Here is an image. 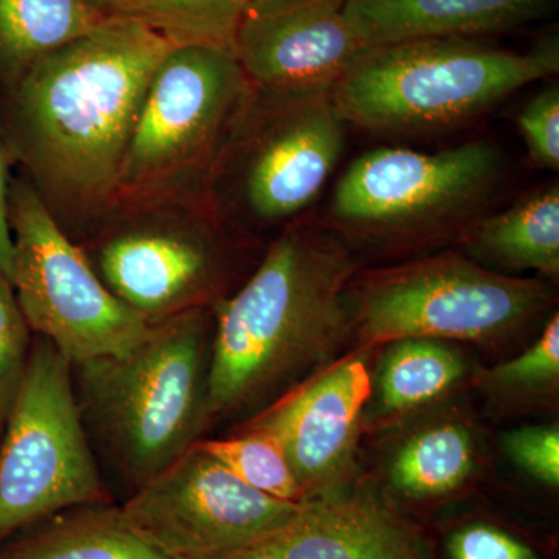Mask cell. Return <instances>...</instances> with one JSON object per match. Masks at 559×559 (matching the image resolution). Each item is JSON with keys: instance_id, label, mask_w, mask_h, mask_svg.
<instances>
[{"instance_id": "obj_12", "label": "cell", "mask_w": 559, "mask_h": 559, "mask_svg": "<svg viewBox=\"0 0 559 559\" xmlns=\"http://www.w3.org/2000/svg\"><path fill=\"white\" fill-rule=\"evenodd\" d=\"M259 95L266 112L250 132L242 201L266 223L296 218L318 200L340 165L348 124L331 91Z\"/></svg>"}, {"instance_id": "obj_4", "label": "cell", "mask_w": 559, "mask_h": 559, "mask_svg": "<svg viewBox=\"0 0 559 559\" xmlns=\"http://www.w3.org/2000/svg\"><path fill=\"white\" fill-rule=\"evenodd\" d=\"M559 70L558 36L528 51L477 39H417L367 47L331 87L347 124L377 134L447 130Z\"/></svg>"}, {"instance_id": "obj_27", "label": "cell", "mask_w": 559, "mask_h": 559, "mask_svg": "<svg viewBox=\"0 0 559 559\" xmlns=\"http://www.w3.org/2000/svg\"><path fill=\"white\" fill-rule=\"evenodd\" d=\"M518 130L530 160L544 170L559 168V90L550 86L522 106L516 117Z\"/></svg>"}, {"instance_id": "obj_7", "label": "cell", "mask_w": 559, "mask_h": 559, "mask_svg": "<svg viewBox=\"0 0 559 559\" xmlns=\"http://www.w3.org/2000/svg\"><path fill=\"white\" fill-rule=\"evenodd\" d=\"M73 385L72 364L40 337L0 447V543L58 511L112 503Z\"/></svg>"}, {"instance_id": "obj_13", "label": "cell", "mask_w": 559, "mask_h": 559, "mask_svg": "<svg viewBox=\"0 0 559 559\" xmlns=\"http://www.w3.org/2000/svg\"><path fill=\"white\" fill-rule=\"evenodd\" d=\"M344 9L345 0H252L235 38V55L253 91H331L367 49Z\"/></svg>"}, {"instance_id": "obj_1", "label": "cell", "mask_w": 559, "mask_h": 559, "mask_svg": "<svg viewBox=\"0 0 559 559\" xmlns=\"http://www.w3.org/2000/svg\"><path fill=\"white\" fill-rule=\"evenodd\" d=\"M356 272L337 235L308 224L283 231L240 290L215 307L209 426L253 417L341 358L353 341Z\"/></svg>"}, {"instance_id": "obj_28", "label": "cell", "mask_w": 559, "mask_h": 559, "mask_svg": "<svg viewBox=\"0 0 559 559\" xmlns=\"http://www.w3.org/2000/svg\"><path fill=\"white\" fill-rule=\"evenodd\" d=\"M450 559H540L518 536L489 522H468L447 540Z\"/></svg>"}, {"instance_id": "obj_3", "label": "cell", "mask_w": 559, "mask_h": 559, "mask_svg": "<svg viewBox=\"0 0 559 559\" xmlns=\"http://www.w3.org/2000/svg\"><path fill=\"white\" fill-rule=\"evenodd\" d=\"M212 311L182 312L151 326L124 355L72 366L84 426L132 491L159 476L209 428Z\"/></svg>"}, {"instance_id": "obj_9", "label": "cell", "mask_w": 559, "mask_h": 559, "mask_svg": "<svg viewBox=\"0 0 559 559\" xmlns=\"http://www.w3.org/2000/svg\"><path fill=\"white\" fill-rule=\"evenodd\" d=\"M10 227L11 285L25 322L72 366L124 355L148 336L153 325L114 296L24 180L10 189Z\"/></svg>"}, {"instance_id": "obj_19", "label": "cell", "mask_w": 559, "mask_h": 559, "mask_svg": "<svg viewBox=\"0 0 559 559\" xmlns=\"http://www.w3.org/2000/svg\"><path fill=\"white\" fill-rule=\"evenodd\" d=\"M460 241L462 252L488 270L510 275L533 271L558 282V183L525 194L503 212L480 216Z\"/></svg>"}, {"instance_id": "obj_8", "label": "cell", "mask_w": 559, "mask_h": 559, "mask_svg": "<svg viewBox=\"0 0 559 559\" xmlns=\"http://www.w3.org/2000/svg\"><path fill=\"white\" fill-rule=\"evenodd\" d=\"M253 98L235 51L173 47L140 105L117 197L165 190L207 171L248 117Z\"/></svg>"}, {"instance_id": "obj_20", "label": "cell", "mask_w": 559, "mask_h": 559, "mask_svg": "<svg viewBox=\"0 0 559 559\" xmlns=\"http://www.w3.org/2000/svg\"><path fill=\"white\" fill-rule=\"evenodd\" d=\"M0 559H170L132 532L112 503L58 511L0 543Z\"/></svg>"}, {"instance_id": "obj_11", "label": "cell", "mask_w": 559, "mask_h": 559, "mask_svg": "<svg viewBox=\"0 0 559 559\" xmlns=\"http://www.w3.org/2000/svg\"><path fill=\"white\" fill-rule=\"evenodd\" d=\"M374 349L355 348L342 355L240 429L277 444L305 502L347 487L360 476L359 443Z\"/></svg>"}, {"instance_id": "obj_21", "label": "cell", "mask_w": 559, "mask_h": 559, "mask_svg": "<svg viewBox=\"0 0 559 559\" xmlns=\"http://www.w3.org/2000/svg\"><path fill=\"white\" fill-rule=\"evenodd\" d=\"M487 409L500 418L558 409L559 314L554 312L527 347L492 367H477L469 381Z\"/></svg>"}, {"instance_id": "obj_26", "label": "cell", "mask_w": 559, "mask_h": 559, "mask_svg": "<svg viewBox=\"0 0 559 559\" xmlns=\"http://www.w3.org/2000/svg\"><path fill=\"white\" fill-rule=\"evenodd\" d=\"M502 451L510 462L544 487H559V426H520L502 436Z\"/></svg>"}, {"instance_id": "obj_29", "label": "cell", "mask_w": 559, "mask_h": 559, "mask_svg": "<svg viewBox=\"0 0 559 559\" xmlns=\"http://www.w3.org/2000/svg\"><path fill=\"white\" fill-rule=\"evenodd\" d=\"M9 157L0 138V274L11 283L13 278V237L10 227Z\"/></svg>"}, {"instance_id": "obj_10", "label": "cell", "mask_w": 559, "mask_h": 559, "mask_svg": "<svg viewBox=\"0 0 559 559\" xmlns=\"http://www.w3.org/2000/svg\"><path fill=\"white\" fill-rule=\"evenodd\" d=\"M300 506L249 487L197 441L132 491L120 513L170 559H227L277 532Z\"/></svg>"}, {"instance_id": "obj_30", "label": "cell", "mask_w": 559, "mask_h": 559, "mask_svg": "<svg viewBox=\"0 0 559 559\" xmlns=\"http://www.w3.org/2000/svg\"><path fill=\"white\" fill-rule=\"evenodd\" d=\"M86 2L90 3L91 7H94L95 10L106 14V16H112L114 11L120 5L121 0H86Z\"/></svg>"}, {"instance_id": "obj_2", "label": "cell", "mask_w": 559, "mask_h": 559, "mask_svg": "<svg viewBox=\"0 0 559 559\" xmlns=\"http://www.w3.org/2000/svg\"><path fill=\"white\" fill-rule=\"evenodd\" d=\"M173 47L142 22L108 16L14 81L17 139L47 193L75 205L117 198L140 105Z\"/></svg>"}, {"instance_id": "obj_22", "label": "cell", "mask_w": 559, "mask_h": 559, "mask_svg": "<svg viewBox=\"0 0 559 559\" xmlns=\"http://www.w3.org/2000/svg\"><path fill=\"white\" fill-rule=\"evenodd\" d=\"M106 17L86 0H0V72L16 81Z\"/></svg>"}, {"instance_id": "obj_17", "label": "cell", "mask_w": 559, "mask_h": 559, "mask_svg": "<svg viewBox=\"0 0 559 559\" xmlns=\"http://www.w3.org/2000/svg\"><path fill=\"white\" fill-rule=\"evenodd\" d=\"M558 0H345L366 47L417 39H477L540 20Z\"/></svg>"}, {"instance_id": "obj_5", "label": "cell", "mask_w": 559, "mask_h": 559, "mask_svg": "<svg viewBox=\"0 0 559 559\" xmlns=\"http://www.w3.org/2000/svg\"><path fill=\"white\" fill-rule=\"evenodd\" d=\"M555 301L550 283L488 270L463 252L358 271L348 285L353 348L423 337L499 352L544 325Z\"/></svg>"}, {"instance_id": "obj_6", "label": "cell", "mask_w": 559, "mask_h": 559, "mask_svg": "<svg viewBox=\"0 0 559 559\" xmlns=\"http://www.w3.org/2000/svg\"><path fill=\"white\" fill-rule=\"evenodd\" d=\"M500 173L498 148L481 140L437 153L371 150L337 182L331 229L341 240L388 250L462 237L484 216Z\"/></svg>"}, {"instance_id": "obj_15", "label": "cell", "mask_w": 559, "mask_h": 559, "mask_svg": "<svg viewBox=\"0 0 559 559\" xmlns=\"http://www.w3.org/2000/svg\"><path fill=\"white\" fill-rule=\"evenodd\" d=\"M98 267L114 296L150 325L218 305L223 257L212 241L190 231H123L102 246Z\"/></svg>"}, {"instance_id": "obj_23", "label": "cell", "mask_w": 559, "mask_h": 559, "mask_svg": "<svg viewBox=\"0 0 559 559\" xmlns=\"http://www.w3.org/2000/svg\"><path fill=\"white\" fill-rule=\"evenodd\" d=\"M252 0H121L112 16L148 25L175 46L235 51V38Z\"/></svg>"}, {"instance_id": "obj_24", "label": "cell", "mask_w": 559, "mask_h": 559, "mask_svg": "<svg viewBox=\"0 0 559 559\" xmlns=\"http://www.w3.org/2000/svg\"><path fill=\"white\" fill-rule=\"evenodd\" d=\"M198 444L257 491L286 502H305L285 455L267 437L250 430H238L234 437L201 439Z\"/></svg>"}, {"instance_id": "obj_18", "label": "cell", "mask_w": 559, "mask_h": 559, "mask_svg": "<svg viewBox=\"0 0 559 559\" xmlns=\"http://www.w3.org/2000/svg\"><path fill=\"white\" fill-rule=\"evenodd\" d=\"M460 347L452 342L407 337L374 349L364 433L381 432L457 399L479 367Z\"/></svg>"}, {"instance_id": "obj_25", "label": "cell", "mask_w": 559, "mask_h": 559, "mask_svg": "<svg viewBox=\"0 0 559 559\" xmlns=\"http://www.w3.org/2000/svg\"><path fill=\"white\" fill-rule=\"evenodd\" d=\"M28 325L13 285L0 274V425L7 421L27 369Z\"/></svg>"}, {"instance_id": "obj_14", "label": "cell", "mask_w": 559, "mask_h": 559, "mask_svg": "<svg viewBox=\"0 0 559 559\" xmlns=\"http://www.w3.org/2000/svg\"><path fill=\"white\" fill-rule=\"evenodd\" d=\"M227 559H430L428 539L367 477L301 503L267 538Z\"/></svg>"}, {"instance_id": "obj_16", "label": "cell", "mask_w": 559, "mask_h": 559, "mask_svg": "<svg viewBox=\"0 0 559 559\" xmlns=\"http://www.w3.org/2000/svg\"><path fill=\"white\" fill-rule=\"evenodd\" d=\"M455 399L381 430V487L390 498L425 503L459 495L484 473L479 425Z\"/></svg>"}]
</instances>
